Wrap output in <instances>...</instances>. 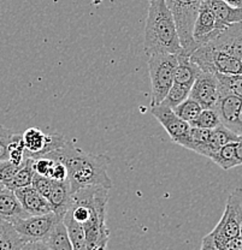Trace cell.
Instances as JSON below:
<instances>
[{
    "mask_svg": "<svg viewBox=\"0 0 242 250\" xmlns=\"http://www.w3.org/2000/svg\"><path fill=\"white\" fill-rule=\"evenodd\" d=\"M109 190L101 186L81 188L72 194L71 203L64 214L83 229L87 250L106 249L108 247L110 231L105 219Z\"/></svg>",
    "mask_w": 242,
    "mask_h": 250,
    "instance_id": "cell-1",
    "label": "cell"
},
{
    "mask_svg": "<svg viewBox=\"0 0 242 250\" xmlns=\"http://www.w3.org/2000/svg\"><path fill=\"white\" fill-rule=\"evenodd\" d=\"M44 158L64 164L72 194L81 188L101 186L111 189L113 186L108 174L111 158L106 154H90L66 140L61 148L48 153Z\"/></svg>",
    "mask_w": 242,
    "mask_h": 250,
    "instance_id": "cell-2",
    "label": "cell"
},
{
    "mask_svg": "<svg viewBox=\"0 0 242 250\" xmlns=\"http://www.w3.org/2000/svg\"><path fill=\"white\" fill-rule=\"evenodd\" d=\"M144 51L147 57L154 53H182L175 21L165 0H150Z\"/></svg>",
    "mask_w": 242,
    "mask_h": 250,
    "instance_id": "cell-3",
    "label": "cell"
},
{
    "mask_svg": "<svg viewBox=\"0 0 242 250\" xmlns=\"http://www.w3.org/2000/svg\"><path fill=\"white\" fill-rule=\"evenodd\" d=\"M165 2L175 21L182 54L191 56L199 47L194 41L193 29L202 0H165Z\"/></svg>",
    "mask_w": 242,
    "mask_h": 250,
    "instance_id": "cell-4",
    "label": "cell"
},
{
    "mask_svg": "<svg viewBox=\"0 0 242 250\" xmlns=\"http://www.w3.org/2000/svg\"><path fill=\"white\" fill-rule=\"evenodd\" d=\"M177 66V54L154 53L148 56L152 100L151 106H157L165 99L171 88Z\"/></svg>",
    "mask_w": 242,
    "mask_h": 250,
    "instance_id": "cell-5",
    "label": "cell"
},
{
    "mask_svg": "<svg viewBox=\"0 0 242 250\" xmlns=\"http://www.w3.org/2000/svg\"><path fill=\"white\" fill-rule=\"evenodd\" d=\"M201 71L222 75H242V62L225 52L215 48L210 43L198 47L191 54Z\"/></svg>",
    "mask_w": 242,
    "mask_h": 250,
    "instance_id": "cell-6",
    "label": "cell"
},
{
    "mask_svg": "<svg viewBox=\"0 0 242 250\" xmlns=\"http://www.w3.org/2000/svg\"><path fill=\"white\" fill-rule=\"evenodd\" d=\"M241 234L240 218L238 212L230 202L226 201L225 210L220 223L217 224L212 232L202 238L201 249L222 250L223 246L228 239L234 238Z\"/></svg>",
    "mask_w": 242,
    "mask_h": 250,
    "instance_id": "cell-7",
    "label": "cell"
},
{
    "mask_svg": "<svg viewBox=\"0 0 242 250\" xmlns=\"http://www.w3.org/2000/svg\"><path fill=\"white\" fill-rule=\"evenodd\" d=\"M25 156L36 159L44 158L48 153L58 149L66 142L62 134H45L38 127H29L22 134Z\"/></svg>",
    "mask_w": 242,
    "mask_h": 250,
    "instance_id": "cell-8",
    "label": "cell"
},
{
    "mask_svg": "<svg viewBox=\"0 0 242 250\" xmlns=\"http://www.w3.org/2000/svg\"><path fill=\"white\" fill-rule=\"evenodd\" d=\"M59 218L63 217L54 212H49L46 214L28 215L25 218L18 219L12 224L28 243L33 241H44Z\"/></svg>",
    "mask_w": 242,
    "mask_h": 250,
    "instance_id": "cell-9",
    "label": "cell"
},
{
    "mask_svg": "<svg viewBox=\"0 0 242 250\" xmlns=\"http://www.w3.org/2000/svg\"><path fill=\"white\" fill-rule=\"evenodd\" d=\"M189 96L197 100L202 108H215L220 98V81L217 75L201 71L191 87Z\"/></svg>",
    "mask_w": 242,
    "mask_h": 250,
    "instance_id": "cell-10",
    "label": "cell"
},
{
    "mask_svg": "<svg viewBox=\"0 0 242 250\" xmlns=\"http://www.w3.org/2000/svg\"><path fill=\"white\" fill-rule=\"evenodd\" d=\"M151 113L159 122L161 126L166 130L171 140L176 143L191 129V125H189L188 122L179 118L170 106L165 105L163 103H160L157 106H152L151 107Z\"/></svg>",
    "mask_w": 242,
    "mask_h": 250,
    "instance_id": "cell-11",
    "label": "cell"
},
{
    "mask_svg": "<svg viewBox=\"0 0 242 250\" xmlns=\"http://www.w3.org/2000/svg\"><path fill=\"white\" fill-rule=\"evenodd\" d=\"M207 43L242 62V22L229 24Z\"/></svg>",
    "mask_w": 242,
    "mask_h": 250,
    "instance_id": "cell-12",
    "label": "cell"
},
{
    "mask_svg": "<svg viewBox=\"0 0 242 250\" xmlns=\"http://www.w3.org/2000/svg\"><path fill=\"white\" fill-rule=\"evenodd\" d=\"M222 30H220L216 25V18L213 12L207 6L206 2L202 0L200 5L199 14H198L197 20H195L194 29H193V38L198 46L205 45V43L212 41L218 34Z\"/></svg>",
    "mask_w": 242,
    "mask_h": 250,
    "instance_id": "cell-13",
    "label": "cell"
},
{
    "mask_svg": "<svg viewBox=\"0 0 242 250\" xmlns=\"http://www.w3.org/2000/svg\"><path fill=\"white\" fill-rule=\"evenodd\" d=\"M14 191L20 200L23 209L29 215L46 214V213L53 212V208L48 200L43 196L33 186L17 188Z\"/></svg>",
    "mask_w": 242,
    "mask_h": 250,
    "instance_id": "cell-14",
    "label": "cell"
},
{
    "mask_svg": "<svg viewBox=\"0 0 242 250\" xmlns=\"http://www.w3.org/2000/svg\"><path fill=\"white\" fill-rule=\"evenodd\" d=\"M28 213L23 209L20 200L15 191L5 187L0 190V220L15 223L18 219L28 217Z\"/></svg>",
    "mask_w": 242,
    "mask_h": 250,
    "instance_id": "cell-15",
    "label": "cell"
},
{
    "mask_svg": "<svg viewBox=\"0 0 242 250\" xmlns=\"http://www.w3.org/2000/svg\"><path fill=\"white\" fill-rule=\"evenodd\" d=\"M242 106V99L234 94L220 89V98L216 104L215 109L220 116V122L226 127L230 126L238 117Z\"/></svg>",
    "mask_w": 242,
    "mask_h": 250,
    "instance_id": "cell-16",
    "label": "cell"
},
{
    "mask_svg": "<svg viewBox=\"0 0 242 250\" xmlns=\"http://www.w3.org/2000/svg\"><path fill=\"white\" fill-rule=\"evenodd\" d=\"M204 1L215 15L216 25L220 30H223L233 23L242 22V9L230 6L224 0H204Z\"/></svg>",
    "mask_w": 242,
    "mask_h": 250,
    "instance_id": "cell-17",
    "label": "cell"
},
{
    "mask_svg": "<svg viewBox=\"0 0 242 250\" xmlns=\"http://www.w3.org/2000/svg\"><path fill=\"white\" fill-rule=\"evenodd\" d=\"M72 192L67 179L65 181H53L52 179L51 192L48 196V202L51 203L53 212L61 217H64L65 212L71 203Z\"/></svg>",
    "mask_w": 242,
    "mask_h": 250,
    "instance_id": "cell-18",
    "label": "cell"
},
{
    "mask_svg": "<svg viewBox=\"0 0 242 250\" xmlns=\"http://www.w3.org/2000/svg\"><path fill=\"white\" fill-rule=\"evenodd\" d=\"M242 137L239 136L236 132H234L233 130H230L229 127H226L225 125L220 124L217 127L211 130L209 142L206 143V146L204 147L202 152L200 153V155L206 156L210 158L216 150L220 149V147L226 145L229 142H239L241 141Z\"/></svg>",
    "mask_w": 242,
    "mask_h": 250,
    "instance_id": "cell-19",
    "label": "cell"
},
{
    "mask_svg": "<svg viewBox=\"0 0 242 250\" xmlns=\"http://www.w3.org/2000/svg\"><path fill=\"white\" fill-rule=\"evenodd\" d=\"M200 74H201V69L198 66L197 62L192 61L191 56L182 53L177 54V66L175 70L174 82L191 88Z\"/></svg>",
    "mask_w": 242,
    "mask_h": 250,
    "instance_id": "cell-20",
    "label": "cell"
},
{
    "mask_svg": "<svg viewBox=\"0 0 242 250\" xmlns=\"http://www.w3.org/2000/svg\"><path fill=\"white\" fill-rule=\"evenodd\" d=\"M43 242L47 250H74L63 218H59L56 221L52 230Z\"/></svg>",
    "mask_w": 242,
    "mask_h": 250,
    "instance_id": "cell-21",
    "label": "cell"
},
{
    "mask_svg": "<svg viewBox=\"0 0 242 250\" xmlns=\"http://www.w3.org/2000/svg\"><path fill=\"white\" fill-rule=\"evenodd\" d=\"M27 241L15 229L14 224L0 220V250H23Z\"/></svg>",
    "mask_w": 242,
    "mask_h": 250,
    "instance_id": "cell-22",
    "label": "cell"
},
{
    "mask_svg": "<svg viewBox=\"0 0 242 250\" xmlns=\"http://www.w3.org/2000/svg\"><path fill=\"white\" fill-rule=\"evenodd\" d=\"M209 159L225 171L241 165L240 160L236 155V142L226 143L220 149L216 150Z\"/></svg>",
    "mask_w": 242,
    "mask_h": 250,
    "instance_id": "cell-23",
    "label": "cell"
},
{
    "mask_svg": "<svg viewBox=\"0 0 242 250\" xmlns=\"http://www.w3.org/2000/svg\"><path fill=\"white\" fill-rule=\"evenodd\" d=\"M34 174H35V170H34V159L29 158V156H25L24 160H23V164L21 165V167L18 168V171L14 176V178H12L5 187L15 190L17 189V188L32 186Z\"/></svg>",
    "mask_w": 242,
    "mask_h": 250,
    "instance_id": "cell-24",
    "label": "cell"
},
{
    "mask_svg": "<svg viewBox=\"0 0 242 250\" xmlns=\"http://www.w3.org/2000/svg\"><path fill=\"white\" fill-rule=\"evenodd\" d=\"M173 109L175 111V113L177 114L179 118L191 123L192 121H194V119L199 116L200 112L202 111V107L197 100H194L193 98L188 96L186 100L182 101L179 105H177Z\"/></svg>",
    "mask_w": 242,
    "mask_h": 250,
    "instance_id": "cell-25",
    "label": "cell"
},
{
    "mask_svg": "<svg viewBox=\"0 0 242 250\" xmlns=\"http://www.w3.org/2000/svg\"><path fill=\"white\" fill-rule=\"evenodd\" d=\"M222 122L215 108H202L199 116L189 123L191 126L204 127V129H215Z\"/></svg>",
    "mask_w": 242,
    "mask_h": 250,
    "instance_id": "cell-26",
    "label": "cell"
},
{
    "mask_svg": "<svg viewBox=\"0 0 242 250\" xmlns=\"http://www.w3.org/2000/svg\"><path fill=\"white\" fill-rule=\"evenodd\" d=\"M189 92H191V88L189 87L174 82L168 94H166L165 99L163 100V104L170 106L171 108H175L182 101H184L188 98Z\"/></svg>",
    "mask_w": 242,
    "mask_h": 250,
    "instance_id": "cell-27",
    "label": "cell"
},
{
    "mask_svg": "<svg viewBox=\"0 0 242 250\" xmlns=\"http://www.w3.org/2000/svg\"><path fill=\"white\" fill-rule=\"evenodd\" d=\"M217 75L220 89L225 90L242 99V75Z\"/></svg>",
    "mask_w": 242,
    "mask_h": 250,
    "instance_id": "cell-28",
    "label": "cell"
},
{
    "mask_svg": "<svg viewBox=\"0 0 242 250\" xmlns=\"http://www.w3.org/2000/svg\"><path fill=\"white\" fill-rule=\"evenodd\" d=\"M25 158V148L22 140V134H16L9 143V160L16 165H22Z\"/></svg>",
    "mask_w": 242,
    "mask_h": 250,
    "instance_id": "cell-29",
    "label": "cell"
},
{
    "mask_svg": "<svg viewBox=\"0 0 242 250\" xmlns=\"http://www.w3.org/2000/svg\"><path fill=\"white\" fill-rule=\"evenodd\" d=\"M16 134L11 129L0 125V161L9 159V143Z\"/></svg>",
    "mask_w": 242,
    "mask_h": 250,
    "instance_id": "cell-30",
    "label": "cell"
},
{
    "mask_svg": "<svg viewBox=\"0 0 242 250\" xmlns=\"http://www.w3.org/2000/svg\"><path fill=\"white\" fill-rule=\"evenodd\" d=\"M20 167L21 165H16L12 161H10L9 159L0 161V182H2L4 186H6L14 178V176L16 174V172Z\"/></svg>",
    "mask_w": 242,
    "mask_h": 250,
    "instance_id": "cell-31",
    "label": "cell"
},
{
    "mask_svg": "<svg viewBox=\"0 0 242 250\" xmlns=\"http://www.w3.org/2000/svg\"><path fill=\"white\" fill-rule=\"evenodd\" d=\"M32 186L40 192L43 196H45L46 199H48L49 192H51L52 188V179L48 178V177L41 176V174L35 173L33 177Z\"/></svg>",
    "mask_w": 242,
    "mask_h": 250,
    "instance_id": "cell-32",
    "label": "cell"
},
{
    "mask_svg": "<svg viewBox=\"0 0 242 250\" xmlns=\"http://www.w3.org/2000/svg\"><path fill=\"white\" fill-rule=\"evenodd\" d=\"M48 178L53 181H65L67 179V170L63 163L58 160L53 161V165L51 167V172L48 174Z\"/></svg>",
    "mask_w": 242,
    "mask_h": 250,
    "instance_id": "cell-33",
    "label": "cell"
},
{
    "mask_svg": "<svg viewBox=\"0 0 242 250\" xmlns=\"http://www.w3.org/2000/svg\"><path fill=\"white\" fill-rule=\"evenodd\" d=\"M222 250H242V236L234 237L228 239L223 246Z\"/></svg>",
    "mask_w": 242,
    "mask_h": 250,
    "instance_id": "cell-34",
    "label": "cell"
},
{
    "mask_svg": "<svg viewBox=\"0 0 242 250\" xmlns=\"http://www.w3.org/2000/svg\"><path fill=\"white\" fill-rule=\"evenodd\" d=\"M229 129L233 130V131L236 132L239 136L242 137V106L240 108V112H239L238 117H236V119L234 121V123L229 126Z\"/></svg>",
    "mask_w": 242,
    "mask_h": 250,
    "instance_id": "cell-35",
    "label": "cell"
},
{
    "mask_svg": "<svg viewBox=\"0 0 242 250\" xmlns=\"http://www.w3.org/2000/svg\"><path fill=\"white\" fill-rule=\"evenodd\" d=\"M226 4H229L233 7H238V9H242V0H224Z\"/></svg>",
    "mask_w": 242,
    "mask_h": 250,
    "instance_id": "cell-36",
    "label": "cell"
},
{
    "mask_svg": "<svg viewBox=\"0 0 242 250\" xmlns=\"http://www.w3.org/2000/svg\"><path fill=\"white\" fill-rule=\"evenodd\" d=\"M236 155H238V159L242 165V140L236 142Z\"/></svg>",
    "mask_w": 242,
    "mask_h": 250,
    "instance_id": "cell-37",
    "label": "cell"
},
{
    "mask_svg": "<svg viewBox=\"0 0 242 250\" xmlns=\"http://www.w3.org/2000/svg\"><path fill=\"white\" fill-rule=\"evenodd\" d=\"M2 188H5V186H4V183H2V182H0V190L2 189Z\"/></svg>",
    "mask_w": 242,
    "mask_h": 250,
    "instance_id": "cell-38",
    "label": "cell"
},
{
    "mask_svg": "<svg viewBox=\"0 0 242 250\" xmlns=\"http://www.w3.org/2000/svg\"><path fill=\"white\" fill-rule=\"evenodd\" d=\"M148 1H150V0H148Z\"/></svg>",
    "mask_w": 242,
    "mask_h": 250,
    "instance_id": "cell-39",
    "label": "cell"
}]
</instances>
